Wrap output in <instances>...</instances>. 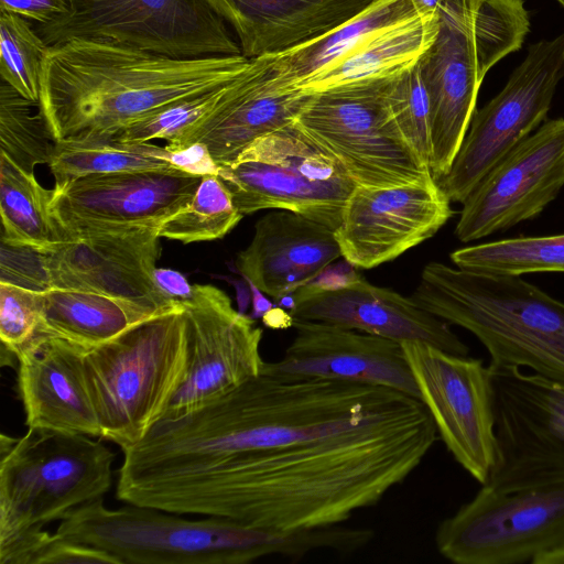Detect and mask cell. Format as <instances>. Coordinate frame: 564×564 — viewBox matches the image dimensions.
<instances>
[{"mask_svg":"<svg viewBox=\"0 0 564 564\" xmlns=\"http://www.w3.org/2000/svg\"><path fill=\"white\" fill-rule=\"evenodd\" d=\"M420 399L454 459L481 486L496 460L491 370L484 361L422 341L401 343Z\"/></svg>","mask_w":564,"mask_h":564,"instance_id":"14","label":"cell"},{"mask_svg":"<svg viewBox=\"0 0 564 564\" xmlns=\"http://www.w3.org/2000/svg\"><path fill=\"white\" fill-rule=\"evenodd\" d=\"M392 74L313 91L295 119L359 186L386 187L433 176L389 111Z\"/></svg>","mask_w":564,"mask_h":564,"instance_id":"9","label":"cell"},{"mask_svg":"<svg viewBox=\"0 0 564 564\" xmlns=\"http://www.w3.org/2000/svg\"><path fill=\"white\" fill-rule=\"evenodd\" d=\"M167 149L150 142H127L117 139L94 141H56L47 164L62 186L89 174L166 169Z\"/></svg>","mask_w":564,"mask_h":564,"instance_id":"31","label":"cell"},{"mask_svg":"<svg viewBox=\"0 0 564 564\" xmlns=\"http://www.w3.org/2000/svg\"><path fill=\"white\" fill-rule=\"evenodd\" d=\"M449 258L456 268L484 274L564 273V234L470 245L454 250Z\"/></svg>","mask_w":564,"mask_h":564,"instance_id":"32","label":"cell"},{"mask_svg":"<svg viewBox=\"0 0 564 564\" xmlns=\"http://www.w3.org/2000/svg\"><path fill=\"white\" fill-rule=\"evenodd\" d=\"M341 257L335 230L302 214L274 209L254 225L237 268L262 293L280 300L313 282Z\"/></svg>","mask_w":564,"mask_h":564,"instance_id":"25","label":"cell"},{"mask_svg":"<svg viewBox=\"0 0 564 564\" xmlns=\"http://www.w3.org/2000/svg\"><path fill=\"white\" fill-rule=\"evenodd\" d=\"M164 311L101 293L53 288L42 292L40 335L87 351Z\"/></svg>","mask_w":564,"mask_h":564,"instance_id":"27","label":"cell"},{"mask_svg":"<svg viewBox=\"0 0 564 564\" xmlns=\"http://www.w3.org/2000/svg\"><path fill=\"white\" fill-rule=\"evenodd\" d=\"M48 50L31 21L0 10L1 80L34 104L40 102L41 74Z\"/></svg>","mask_w":564,"mask_h":564,"instance_id":"35","label":"cell"},{"mask_svg":"<svg viewBox=\"0 0 564 564\" xmlns=\"http://www.w3.org/2000/svg\"><path fill=\"white\" fill-rule=\"evenodd\" d=\"M262 323L272 329H285L293 326L294 318L290 312L280 307H271L262 317Z\"/></svg>","mask_w":564,"mask_h":564,"instance_id":"44","label":"cell"},{"mask_svg":"<svg viewBox=\"0 0 564 564\" xmlns=\"http://www.w3.org/2000/svg\"><path fill=\"white\" fill-rule=\"evenodd\" d=\"M243 55L174 58L107 41L50 46L39 109L56 141L113 139L135 121L214 90L249 64Z\"/></svg>","mask_w":564,"mask_h":564,"instance_id":"3","label":"cell"},{"mask_svg":"<svg viewBox=\"0 0 564 564\" xmlns=\"http://www.w3.org/2000/svg\"><path fill=\"white\" fill-rule=\"evenodd\" d=\"M532 564H564V546L538 556Z\"/></svg>","mask_w":564,"mask_h":564,"instance_id":"47","label":"cell"},{"mask_svg":"<svg viewBox=\"0 0 564 564\" xmlns=\"http://www.w3.org/2000/svg\"><path fill=\"white\" fill-rule=\"evenodd\" d=\"M116 458L90 436L29 429L0 438V547L102 498Z\"/></svg>","mask_w":564,"mask_h":564,"instance_id":"7","label":"cell"},{"mask_svg":"<svg viewBox=\"0 0 564 564\" xmlns=\"http://www.w3.org/2000/svg\"><path fill=\"white\" fill-rule=\"evenodd\" d=\"M42 292L0 282L1 345L18 355L40 337Z\"/></svg>","mask_w":564,"mask_h":564,"instance_id":"39","label":"cell"},{"mask_svg":"<svg viewBox=\"0 0 564 564\" xmlns=\"http://www.w3.org/2000/svg\"><path fill=\"white\" fill-rule=\"evenodd\" d=\"M556 1H557V2L561 4V7L564 9V0H556Z\"/></svg>","mask_w":564,"mask_h":564,"instance_id":"48","label":"cell"},{"mask_svg":"<svg viewBox=\"0 0 564 564\" xmlns=\"http://www.w3.org/2000/svg\"><path fill=\"white\" fill-rule=\"evenodd\" d=\"M437 28V14L416 15L388 26L316 74L302 88L313 93L394 73L420 58L434 41Z\"/></svg>","mask_w":564,"mask_h":564,"instance_id":"29","label":"cell"},{"mask_svg":"<svg viewBox=\"0 0 564 564\" xmlns=\"http://www.w3.org/2000/svg\"><path fill=\"white\" fill-rule=\"evenodd\" d=\"M296 335L283 357L261 373L383 387L420 399L400 341L332 324L294 319Z\"/></svg>","mask_w":564,"mask_h":564,"instance_id":"21","label":"cell"},{"mask_svg":"<svg viewBox=\"0 0 564 564\" xmlns=\"http://www.w3.org/2000/svg\"><path fill=\"white\" fill-rule=\"evenodd\" d=\"M153 279L160 292L172 302H185L194 295V285H191L185 275L178 271L155 268Z\"/></svg>","mask_w":564,"mask_h":564,"instance_id":"43","label":"cell"},{"mask_svg":"<svg viewBox=\"0 0 564 564\" xmlns=\"http://www.w3.org/2000/svg\"><path fill=\"white\" fill-rule=\"evenodd\" d=\"M454 214L433 176L386 187L357 185L335 237L346 261L371 269L433 237Z\"/></svg>","mask_w":564,"mask_h":564,"instance_id":"19","label":"cell"},{"mask_svg":"<svg viewBox=\"0 0 564 564\" xmlns=\"http://www.w3.org/2000/svg\"><path fill=\"white\" fill-rule=\"evenodd\" d=\"M247 58L273 55L348 21L373 0H205Z\"/></svg>","mask_w":564,"mask_h":564,"instance_id":"26","label":"cell"},{"mask_svg":"<svg viewBox=\"0 0 564 564\" xmlns=\"http://www.w3.org/2000/svg\"><path fill=\"white\" fill-rule=\"evenodd\" d=\"M167 162L183 172L198 176L219 173V165L203 142H193L182 148L167 149Z\"/></svg>","mask_w":564,"mask_h":564,"instance_id":"41","label":"cell"},{"mask_svg":"<svg viewBox=\"0 0 564 564\" xmlns=\"http://www.w3.org/2000/svg\"><path fill=\"white\" fill-rule=\"evenodd\" d=\"M410 299L471 333L488 351L490 366L525 367L564 384V302L522 276L430 262Z\"/></svg>","mask_w":564,"mask_h":564,"instance_id":"5","label":"cell"},{"mask_svg":"<svg viewBox=\"0 0 564 564\" xmlns=\"http://www.w3.org/2000/svg\"><path fill=\"white\" fill-rule=\"evenodd\" d=\"M252 293V318L262 317V315L272 307V304L261 295V291L249 280H247Z\"/></svg>","mask_w":564,"mask_h":564,"instance_id":"45","label":"cell"},{"mask_svg":"<svg viewBox=\"0 0 564 564\" xmlns=\"http://www.w3.org/2000/svg\"><path fill=\"white\" fill-rule=\"evenodd\" d=\"M564 78V33L531 44L502 90L476 109L448 173L437 181L451 202L463 203L480 180L533 133Z\"/></svg>","mask_w":564,"mask_h":564,"instance_id":"12","label":"cell"},{"mask_svg":"<svg viewBox=\"0 0 564 564\" xmlns=\"http://www.w3.org/2000/svg\"><path fill=\"white\" fill-rule=\"evenodd\" d=\"M57 535L104 550L120 563L246 564L270 555L302 558L317 550L345 552L348 528L280 531L209 517L188 520L164 510L130 505L108 509L102 498L63 519Z\"/></svg>","mask_w":564,"mask_h":564,"instance_id":"4","label":"cell"},{"mask_svg":"<svg viewBox=\"0 0 564 564\" xmlns=\"http://www.w3.org/2000/svg\"><path fill=\"white\" fill-rule=\"evenodd\" d=\"M243 215L218 175H205L194 196L160 227L161 237L185 245L225 237Z\"/></svg>","mask_w":564,"mask_h":564,"instance_id":"34","label":"cell"},{"mask_svg":"<svg viewBox=\"0 0 564 564\" xmlns=\"http://www.w3.org/2000/svg\"><path fill=\"white\" fill-rule=\"evenodd\" d=\"M180 304L187 324L191 360L185 380L162 417L183 414L229 392L259 376L264 364L262 328L235 310L223 290L194 284L193 297Z\"/></svg>","mask_w":564,"mask_h":564,"instance_id":"18","label":"cell"},{"mask_svg":"<svg viewBox=\"0 0 564 564\" xmlns=\"http://www.w3.org/2000/svg\"><path fill=\"white\" fill-rule=\"evenodd\" d=\"M435 545L455 564H532L564 546V482L513 491L481 486L438 524Z\"/></svg>","mask_w":564,"mask_h":564,"instance_id":"11","label":"cell"},{"mask_svg":"<svg viewBox=\"0 0 564 564\" xmlns=\"http://www.w3.org/2000/svg\"><path fill=\"white\" fill-rule=\"evenodd\" d=\"M1 564H121L110 553L40 530L0 547Z\"/></svg>","mask_w":564,"mask_h":564,"instance_id":"38","label":"cell"},{"mask_svg":"<svg viewBox=\"0 0 564 564\" xmlns=\"http://www.w3.org/2000/svg\"><path fill=\"white\" fill-rule=\"evenodd\" d=\"M564 187V118L545 120L499 161L462 203V242L506 231L538 216Z\"/></svg>","mask_w":564,"mask_h":564,"instance_id":"16","label":"cell"},{"mask_svg":"<svg viewBox=\"0 0 564 564\" xmlns=\"http://www.w3.org/2000/svg\"><path fill=\"white\" fill-rule=\"evenodd\" d=\"M496 460L486 485L513 491L564 482V384L514 366H490Z\"/></svg>","mask_w":564,"mask_h":564,"instance_id":"13","label":"cell"},{"mask_svg":"<svg viewBox=\"0 0 564 564\" xmlns=\"http://www.w3.org/2000/svg\"><path fill=\"white\" fill-rule=\"evenodd\" d=\"M290 314L377 335L400 343L422 341L444 351L468 356L469 347L451 324L417 306L393 290L354 276L338 288L307 283L294 292Z\"/></svg>","mask_w":564,"mask_h":564,"instance_id":"22","label":"cell"},{"mask_svg":"<svg viewBox=\"0 0 564 564\" xmlns=\"http://www.w3.org/2000/svg\"><path fill=\"white\" fill-rule=\"evenodd\" d=\"M53 189L0 154L1 241L41 251L67 240L51 210Z\"/></svg>","mask_w":564,"mask_h":564,"instance_id":"30","label":"cell"},{"mask_svg":"<svg viewBox=\"0 0 564 564\" xmlns=\"http://www.w3.org/2000/svg\"><path fill=\"white\" fill-rule=\"evenodd\" d=\"M202 180L173 166L89 174L54 186L51 210L67 240L95 231L161 226L191 200Z\"/></svg>","mask_w":564,"mask_h":564,"instance_id":"17","label":"cell"},{"mask_svg":"<svg viewBox=\"0 0 564 564\" xmlns=\"http://www.w3.org/2000/svg\"><path fill=\"white\" fill-rule=\"evenodd\" d=\"M85 350L40 336L18 355V391L29 429L100 437L88 387Z\"/></svg>","mask_w":564,"mask_h":564,"instance_id":"24","label":"cell"},{"mask_svg":"<svg viewBox=\"0 0 564 564\" xmlns=\"http://www.w3.org/2000/svg\"><path fill=\"white\" fill-rule=\"evenodd\" d=\"M0 10L43 24L67 11V0H0Z\"/></svg>","mask_w":564,"mask_h":564,"instance_id":"42","label":"cell"},{"mask_svg":"<svg viewBox=\"0 0 564 564\" xmlns=\"http://www.w3.org/2000/svg\"><path fill=\"white\" fill-rule=\"evenodd\" d=\"M189 360L180 303L87 350L85 369L100 437L122 452L139 443L164 415L185 380Z\"/></svg>","mask_w":564,"mask_h":564,"instance_id":"6","label":"cell"},{"mask_svg":"<svg viewBox=\"0 0 564 564\" xmlns=\"http://www.w3.org/2000/svg\"><path fill=\"white\" fill-rule=\"evenodd\" d=\"M436 437L425 409L339 435L237 454L202 471L116 495L130 505L262 529L337 525L403 482Z\"/></svg>","mask_w":564,"mask_h":564,"instance_id":"1","label":"cell"},{"mask_svg":"<svg viewBox=\"0 0 564 564\" xmlns=\"http://www.w3.org/2000/svg\"><path fill=\"white\" fill-rule=\"evenodd\" d=\"M313 93L285 83L269 55L250 58L227 83L215 108L169 150L203 142L218 165L232 162L250 143L296 119Z\"/></svg>","mask_w":564,"mask_h":564,"instance_id":"23","label":"cell"},{"mask_svg":"<svg viewBox=\"0 0 564 564\" xmlns=\"http://www.w3.org/2000/svg\"><path fill=\"white\" fill-rule=\"evenodd\" d=\"M481 0H441L437 33L417 59L430 102V170L445 176L467 133L480 85L492 67L476 37Z\"/></svg>","mask_w":564,"mask_h":564,"instance_id":"15","label":"cell"},{"mask_svg":"<svg viewBox=\"0 0 564 564\" xmlns=\"http://www.w3.org/2000/svg\"><path fill=\"white\" fill-rule=\"evenodd\" d=\"M34 26L48 46L90 40L174 58L241 54L205 0H67L65 13Z\"/></svg>","mask_w":564,"mask_h":564,"instance_id":"10","label":"cell"},{"mask_svg":"<svg viewBox=\"0 0 564 564\" xmlns=\"http://www.w3.org/2000/svg\"><path fill=\"white\" fill-rule=\"evenodd\" d=\"M415 10L421 17H435L441 0H412Z\"/></svg>","mask_w":564,"mask_h":564,"instance_id":"46","label":"cell"},{"mask_svg":"<svg viewBox=\"0 0 564 564\" xmlns=\"http://www.w3.org/2000/svg\"><path fill=\"white\" fill-rule=\"evenodd\" d=\"M225 85L173 102L128 126L113 139L127 142H150L161 139L165 140L166 144H173L215 108Z\"/></svg>","mask_w":564,"mask_h":564,"instance_id":"37","label":"cell"},{"mask_svg":"<svg viewBox=\"0 0 564 564\" xmlns=\"http://www.w3.org/2000/svg\"><path fill=\"white\" fill-rule=\"evenodd\" d=\"M160 227L88 232L41 251L50 289L101 293L162 311L176 306L153 279Z\"/></svg>","mask_w":564,"mask_h":564,"instance_id":"20","label":"cell"},{"mask_svg":"<svg viewBox=\"0 0 564 564\" xmlns=\"http://www.w3.org/2000/svg\"><path fill=\"white\" fill-rule=\"evenodd\" d=\"M34 104L1 80L0 147L1 153L26 173L34 174L39 164H48L56 147L46 119Z\"/></svg>","mask_w":564,"mask_h":564,"instance_id":"33","label":"cell"},{"mask_svg":"<svg viewBox=\"0 0 564 564\" xmlns=\"http://www.w3.org/2000/svg\"><path fill=\"white\" fill-rule=\"evenodd\" d=\"M387 104L405 141L430 167V102L417 61L392 74Z\"/></svg>","mask_w":564,"mask_h":564,"instance_id":"36","label":"cell"},{"mask_svg":"<svg viewBox=\"0 0 564 564\" xmlns=\"http://www.w3.org/2000/svg\"><path fill=\"white\" fill-rule=\"evenodd\" d=\"M218 176L243 216L286 209L334 230L357 187L340 161L295 120L219 165Z\"/></svg>","mask_w":564,"mask_h":564,"instance_id":"8","label":"cell"},{"mask_svg":"<svg viewBox=\"0 0 564 564\" xmlns=\"http://www.w3.org/2000/svg\"><path fill=\"white\" fill-rule=\"evenodd\" d=\"M400 391L265 373L176 416L160 419L138 454L154 479L186 476L237 454L339 435L416 414Z\"/></svg>","mask_w":564,"mask_h":564,"instance_id":"2","label":"cell"},{"mask_svg":"<svg viewBox=\"0 0 564 564\" xmlns=\"http://www.w3.org/2000/svg\"><path fill=\"white\" fill-rule=\"evenodd\" d=\"M0 282L34 291L50 289L41 250L1 241Z\"/></svg>","mask_w":564,"mask_h":564,"instance_id":"40","label":"cell"},{"mask_svg":"<svg viewBox=\"0 0 564 564\" xmlns=\"http://www.w3.org/2000/svg\"><path fill=\"white\" fill-rule=\"evenodd\" d=\"M416 15L412 0H373L361 12L328 32L269 55L272 67L285 83L302 88L375 33Z\"/></svg>","mask_w":564,"mask_h":564,"instance_id":"28","label":"cell"}]
</instances>
